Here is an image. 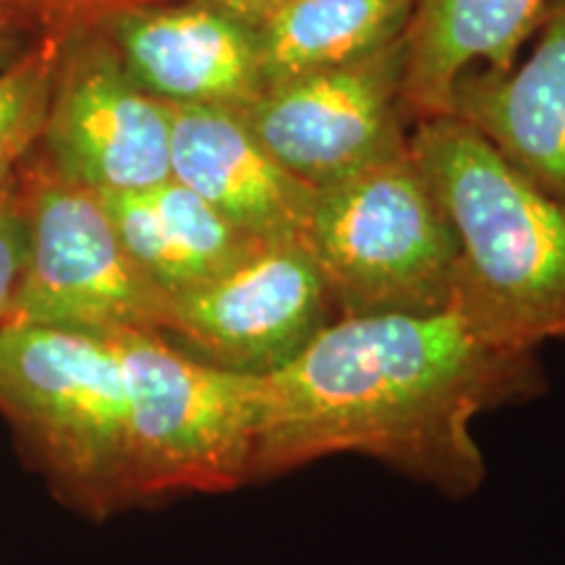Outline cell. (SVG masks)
Listing matches in <instances>:
<instances>
[{
	"mask_svg": "<svg viewBox=\"0 0 565 565\" xmlns=\"http://www.w3.org/2000/svg\"><path fill=\"white\" fill-rule=\"evenodd\" d=\"M545 391L536 351L494 335L463 296L437 312L335 317L263 377L252 484L362 454L466 500L487 479L477 416Z\"/></svg>",
	"mask_w": 565,
	"mask_h": 565,
	"instance_id": "1",
	"label": "cell"
},
{
	"mask_svg": "<svg viewBox=\"0 0 565 565\" xmlns=\"http://www.w3.org/2000/svg\"><path fill=\"white\" fill-rule=\"evenodd\" d=\"M408 150L454 225L479 320L519 349L565 338V204L454 113L414 121Z\"/></svg>",
	"mask_w": 565,
	"mask_h": 565,
	"instance_id": "2",
	"label": "cell"
},
{
	"mask_svg": "<svg viewBox=\"0 0 565 565\" xmlns=\"http://www.w3.org/2000/svg\"><path fill=\"white\" fill-rule=\"evenodd\" d=\"M0 412L63 503L95 521L134 505L118 333L0 328Z\"/></svg>",
	"mask_w": 565,
	"mask_h": 565,
	"instance_id": "3",
	"label": "cell"
},
{
	"mask_svg": "<svg viewBox=\"0 0 565 565\" xmlns=\"http://www.w3.org/2000/svg\"><path fill=\"white\" fill-rule=\"evenodd\" d=\"M301 244L338 317L422 315L461 296V249L412 150L317 189Z\"/></svg>",
	"mask_w": 565,
	"mask_h": 565,
	"instance_id": "4",
	"label": "cell"
},
{
	"mask_svg": "<svg viewBox=\"0 0 565 565\" xmlns=\"http://www.w3.org/2000/svg\"><path fill=\"white\" fill-rule=\"evenodd\" d=\"M129 395L134 505L252 484L263 374L207 364L160 333H118Z\"/></svg>",
	"mask_w": 565,
	"mask_h": 565,
	"instance_id": "5",
	"label": "cell"
},
{
	"mask_svg": "<svg viewBox=\"0 0 565 565\" xmlns=\"http://www.w3.org/2000/svg\"><path fill=\"white\" fill-rule=\"evenodd\" d=\"M24 189L30 263L11 322L89 333H162L171 296L126 254L100 194L61 181L47 168L24 181Z\"/></svg>",
	"mask_w": 565,
	"mask_h": 565,
	"instance_id": "6",
	"label": "cell"
},
{
	"mask_svg": "<svg viewBox=\"0 0 565 565\" xmlns=\"http://www.w3.org/2000/svg\"><path fill=\"white\" fill-rule=\"evenodd\" d=\"M42 145L47 171L95 194L171 181V110L126 74L92 17H71Z\"/></svg>",
	"mask_w": 565,
	"mask_h": 565,
	"instance_id": "7",
	"label": "cell"
},
{
	"mask_svg": "<svg viewBox=\"0 0 565 565\" xmlns=\"http://www.w3.org/2000/svg\"><path fill=\"white\" fill-rule=\"evenodd\" d=\"M259 145L317 189L408 150L401 97V40L345 66L270 84L242 105Z\"/></svg>",
	"mask_w": 565,
	"mask_h": 565,
	"instance_id": "8",
	"label": "cell"
},
{
	"mask_svg": "<svg viewBox=\"0 0 565 565\" xmlns=\"http://www.w3.org/2000/svg\"><path fill=\"white\" fill-rule=\"evenodd\" d=\"M338 317L301 242H265L202 286L168 299L162 338L202 362L273 374L294 362Z\"/></svg>",
	"mask_w": 565,
	"mask_h": 565,
	"instance_id": "9",
	"label": "cell"
},
{
	"mask_svg": "<svg viewBox=\"0 0 565 565\" xmlns=\"http://www.w3.org/2000/svg\"><path fill=\"white\" fill-rule=\"evenodd\" d=\"M147 95L242 108L263 92L257 30L202 0H116L87 13Z\"/></svg>",
	"mask_w": 565,
	"mask_h": 565,
	"instance_id": "10",
	"label": "cell"
},
{
	"mask_svg": "<svg viewBox=\"0 0 565 565\" xmlns=\"http://www.w3.org/2000/svg\"><path fill=\"white\" fill-rule=\"evenodd\" d=\"M171 179L263 242H301L315 189L259 145L242 110L168 105Z\"/></svg>",
	"mask_w": 565,
	"mask_h": 565,
	"instance_id": "11",
	"label": "cell"
},
{
	"mask_svg": "<svg viewBox=\"0 0 565 565\" xmlns=\"http://www.w3.org/2000/svg\"><path fill=\"white\" fill-rule=\"evenodd\" d=\"M524 61L471 74L450 113L475 126L521 175L565 204V0H553Z\"/></svg>",
	"mask_w": 565,
	"mask_h": 565,
	"instance_id": "12",
	"label": "cell"
},
{
	"mask_svg": "<svg viewBox=\"0 0 565 565\" xmlns=\"http://www.w3.org/2000/svg\"><path fill=\"white\" fill-rule=\"evenodd\" d=\"M553 0H414L401 38V97L414 121L448 116L471 74H505Z\"/></svg>",
	"mask_w": 565,
	"mask_h": 565,
	"instance_id": "13",
	"label": "cell"
},
{
	"mask_svg": "<svg viewBox=\"0 0 565 565\" xmlns=\"http://www.w3.org/2000/svg\"><path fill=\"white\" fill-rule=\"evenodd\" d=\"M100 202L134 265L168 296L217 278L265 244L173 179Z\"/></svg>",
	"mask_w": 565,
	"mask_h": 565,
	"instance_id": "14",
	"label": "cell"
},
{
	"mask_svg": "<svg viewBox=\"0 0 565 565\" xmlns=\"http://www.w3.org/2000/svg\"><path fill=\"white\" fill-rule=\"evenodd\" d=\"M414 0H282L257 26L263 89L362 61L404 38Z\"/></svg>",
	"mask_w": 565,
	"mask_h": 565,
	"instance_id": "15",
	"label": "cell"
},
{
	"mask_svg": "<svg viewBox=\"0 0 565 565\" xmlns=\"http://www.w3.org/2000/svg\"><path fill=\"white\" fill-rule=\"evenodd\" d=\"M66 26L47 32L0 71V186H6L34 141L42 139L58 74Z\"/></svg>",
	"mask_w": 565,
	"mask_h": 565,
	"instance_id": "16",
	"label": "cell"
},
{
	"mask_svg": "<svg viewBox=\"0 0 565 565\" xmlns=\"http://www.w3.org/2000/svg\"><path fill=\"white\" fill-rule=\"evenodd\" d=\"M30 263V207L19 175L0 186V328L11 322Z\"/></svg>",
	"mask_w": 565,
	"mask_h": 565,
	"instance_id": "17",
	"label": "cell"
},
{
	"mask_svg": "<svg viewBox=\"0 0 565 565\" xmlns=\"http://www.w3.org/2000/svg\"><path fill=\"white\" fill-rule=\"evenodd\" d=\"M30 47L17 0H0V71L11 66Z\"/></svg>",
	"mask_w": 565,
	"mask_h": 565,
	"instance_id": "18",
	"label": "cell"
},
{
	"mask_svg": "<svg viewBox=\"0 0 565 565\" xmlns=\"http://www.w3.org/2000/svg\"><path fill=\"white\" fill-rule=\"evenodd\" d=\"M202 3L215 6V9L231 13V17L242 19L257 30V26L278 9L282 0H202Z\"/></svg>",
	"mask_w": 565,
	"mask_h": 565,
	"instance_id": "19",
	"label": "cell"
},
{
	"mask_svg": "<svg viewBox=\"0 0 565 565\" xmlns=\"http://www.w3.org/2000/svg\"><path fill=\"white\" fill-rule=\"evenodd\" d=\"M42 3V0H40ZM47 3L55 6L63 17L71 19V17H87V13H95L100 11L103 6L113 3V0H47Z\"/></svg>",
	"mask_w": 565,
	"mask_h": 565,
	"instance_id": "20",
	"label": "cell"
}]
</instances>
